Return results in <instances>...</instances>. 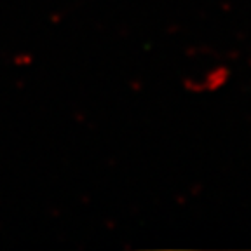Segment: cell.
Returning <instances> with one entry per match:
<instances>
[{"label": "cell", "instance_id": "6da1fadb", "mask_svg": "<svg viewBox=\"0 0 251 251\" xmlns=\"http://www.w3.org/2000/svg\"><path fill=\"white\" fill-rule=\"evenodd\" d=\"M227 78H228L227 68H215V70H211L209 74L204 75L201 80H197L194 84H188V86L192 87L194 93H213V91L224 87L227 84Z\"/></svg>", "mask_w": 251, "mask_h": 251}]
</instances>
